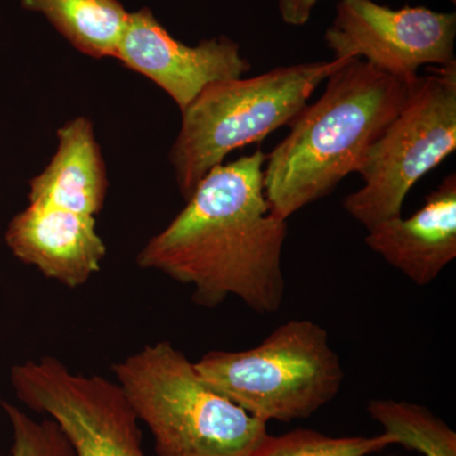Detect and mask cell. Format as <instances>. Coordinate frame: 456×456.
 I'll return each instance as SVG.
<instances>
[{"mask_svg": "<svg viewBox=\"0 0 456 456\" xmlns=\"http://www.w3.org/2000/svg\"><path fill=\"white\" fill-rule=\"evenodd\" d=\"M317 3L318 0H278L279 13L287 25L305 26Z\"/></svg>", "mask_w": 456, "mask_h": 456, "instance_id": "17", "label": "cell"}, {"mask_svg": "<svg viewBox=\"0 0 456 456\" xmlns=\"http://www.w3.org/2000/svg\"><path fill=\"white\" fill-rule=\"evenodd\" d=\"M395 445L387 434L378 436H327L321 432L297 428L281 436H268L251 456H368Z\"/></svg>", "mask_w": 456, "mask_h": 456, "instance_id": "15", "label": "cell"}, {"mask_svg": "<svg viewBox=\"0 0 456 456\" xmlns=\"http://www.w3.org/2000/svg\"><path fill=\"white\" fill-rule=\"evenodd\" d=\"M456 14L426 7L392 9L373 0H340L325 33L335 59L359 57L416 82L421 66L455 64Z\"/></svg>", "mask_w": 456, "mask_h": 456, "instance_id": "8", "label": "cell"}, {"mask_svg": "<svg viewBox=\"0 0 456 456\" xmlns=\"http://www.w3.org/2000/svg\"><path fill=\"white\" fill-rule=\"evenodd\" d=\"M11 383L20 403L56 422L75 456H146L139 419L116 382L45 355L13 365Z\"/></svg>", "mask_w": 456, "mask_h": 456, "instance_id": "7", "label": "cell"}, {"mask_svg": "<svg viewBox=\"0 0 456 456\" xmlns=\"http://www.w3.org/2000/svg\"><path fill=\"white\" fill-rule=\"evenodd\" d=\"M450 3H452V4H455L456 0H449Z\"/></svg>", "mask_w": 456, "mask_h": 456, "instance_id": "18", "label": "cell"}, {"mask_svg": "<svg viewBox=\"0 0 456 456\" xmlns=\"http://www.w3.org/2000/svg\"><path fill=\"white\" fill-rule=\"evenodd\" d=\"M26 11L46 18L77 51L93 57H116L130 12L118 0H20Z\"/></svg>", "mask_w": 456, "mask_h": 456, "instance_id": "13", "label": "cell"}, {"mask_svg": "<svg viewBox=\"0 0 456 456\" xmlns=\"http://www.w3.org/2000/svg\"><path fill=\"white\" fill-rule=\"evenodd\" d=\"M428 70L369 147L356 171L364 185L344 200L367 230L401 217L411 189L456 150V62Z\"/></svg>", "mask_w": 456, "mask_h": 456, "instance_id": "6", "label": "cell"}, {"mask_svg": "<svg viewBox=\"0 0 456 456\" xmlns=\"http://www.w3.org/2000/svg\"><path fill=\"white\" fill-rule=\"evenodd\" d=\"M265 161L257 149L213 167L182 212L143 246L141 268L188 285L202 307L235 297L256 314H275L285 296L288 221L272 211L264 193Z\"/></svg>", "mask_w": 456, "mask_h": 456, "instance_id": "1", "label": "cell"}, {"mask_svg": "<svg viewBox=\"0 0 456 456\" xmlns=\"http://www.w3.org/2000/svg\"><path fill=\"white\" fill-rule=\"evenodd\" d=\"M112 371L158 456H251L269 435L266 422L213 391L169 341L146 345Z\"/></svg>", "mask_w": 456, "mask_h": 456, "instance_id": "3", "label": "cell"}, {"mask_svg": "<svg viewBox=\"0 0 456 456\" xmlns=\"http://www.w3.org/2000/svg\"><path fill=\"white\" fill-rule=\"evenodd\" d=\"M365 245L419 287L430 285L456 257V174L415 215L368 230Z\"/></svg>", "mask_w": 456, "mask_h": 456, "instance_id": "11", "label": "cell"}, {"mask_svg": "<svg viewBox=\"0 0 456 456\" xmlns=\"http://www.w3.org/2000/svg\"><path fill=\"white\" fill-rule=\"evenodd\" d=\"M12 430V445L3 456H75L70 444L55 421H41L27 415L16 404L2 402Z\"/></svg>", "mask_w": 456, "mask_h": 456, "instance_id": "16", "label": "cell"}, {"mask_svg": "<svg viewBox=\"0 0 456 456\" xmlns=\"http://www.w3.org/2000/svg\"><path fill=\"white\" fill-rule=\"evenodd\" d=\"M57 140L50 164L29 182V203L95 217L106 203L108 178L94 126L86 117L70 119Z\"/></svg>", "mask_w": 456, "mask_h": 456, "instance_id": "12", "label": "cell"}, {"mask_svg": "<svg viewBox=\"0 0 456 456\" xmlns=\"http://www.w3.org/2000/svg\"><path fill=\"white\" fill-rule=\"evenodd\" d=\"M114 59L163 89L180 112L209 84L237 79L251 69L230 37L188 46L174 38L149 8L130 12Z\"/></svg>", "mask_w": 456, "mask_h": 456, "instance_id": "9", "label": "cell"}, {"mask_svg": "<svg viewBox=\"0 0 456 456\" xmlns=\"http://www.w3.org/2000/svg\"><path fill=\"white\" fill-rule=\"evenodd\" d=\"M367 410L395 445L424 456H456L455 431L428 408L395 399H373Z\"/></svg>", "mask_w": 456, "mask_h": 456, "instance_id": "14", "label": "cell"}, {"mask_svg": "<svg viewBox=\"0 0 456 456\" xmlns=\"http://www.w3.org/2000/svg\"><path fill=\"white\" fill-rule=\"evenodd\" d=\"M5 242L17 259L71 289L97 274L107 255L95 217L37 203L12 218Z\"/></svg>", "mask_w": 456, "mask_h": 456, "instance_id": "10", "label": "cell"}, {"mask_svg": "<svg viewBox=\"0 0 456 456\" xmlns=\"http://www.w3.org/2000/svg\"><path fill=\"white\" fill-rule=\"evenodd\" d=\"M194 367L213 391L266 424L308 419L345 378L329 332L311 320L281 323L253 349L209 351Z\"/></svg>", "mask_w": 456, "mask_h": 456, "instance_id": "5", "label": "cell"}, {"mask_svg": "<svg viewBox=\"0 0 456 456\" xmlns=\"http://www.w3.org/2000/svg\"><path fill=\"white\" fill-rule=\"evenodd\" d=\"M281 66L248 79L209 84L182 112V127L171 147L180 193L185 200L200 180L237 149L260 142L292 125L318 86L347 60Z\"/></svg>", "mask_w": 456, "mask_h": 456, "instance_id": "4", "label": "cell"}, {"mask_svg": "<svg viewBox=\"0 0 456 456\" xmlns=\"http://www.w3.org/2000/svg\"><path fill=\"white\" fill-rule=\"evenodd\" d=\"M326 82L321 98L305 107L288 136L266 155L264 193L272 211L287 221L358 171L416 83L359 57L347 60Z\"/></svg>", "mask_w": 456, "mask_h": 456, "instance_id": "2", "label": "cell"}]
</instances>
